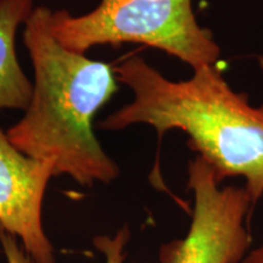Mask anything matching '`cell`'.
Returning a JSON list of instances; mask_svg holds the SVG:
<instances>
[{
	"instance_id": "obj_9",
	"label": "cell",
	"mask_w": 263,
	"mask_h": 263,
	"mask_svg": "<svg viewBox=\"0 0 263 263\" xmlns=\"http://www.w3.org/2000/svg\"><path fill=\"white\" fill-rule=\"evenodd\" d=\"M241 263H263V244L250 250Z\"/></svg>"
},
{
	"instance_id": "obj_7",
	"label": "cell",
	"mask_w": 263,
	"mask_h": 263,
	"mask_svg": "<svg viewBox=\"0 0 263 263\" xmlns=\"http://www.w3.org/2000/svg\"><path fill=\"white\" fill-rule=\"evenodd\" d=\"M130 233L127 226L120 229L115 236L101 235L94 239V245L105 256V263H123L127 257L126 246L129 241Z\"/></svg>"
},
{
	"instance_id": "obj_3",
	"label": "cell",
	"mask_w": 263,
	"mask_h": 263,
	"mask_svg": "<svg viewBox=\"0 0 263 263\" xmlns=\"http://www.w3.org/2000/svg\"><path fill=\"white\" fill-rule=\"evenodd\" d=\"M50 28L61 45L81 54L99 45L136 43L160 49L193 70L216 65L221 55L212 32L197 22L192 0H100L84 15L52 11Z\"/></svg>"
},
{
	"instance_id": "obj_1",
	"label": "cell",
	"mask_w": 263,
	"mask_h": 263,
	"mask_svg": "<svg viewBox=\"0 0 263 263\" xmlns=\"http://www.w3.org/2000/svg\"><path fill=\"white\" fill-rule=\"evenodd\" d=\"M133 100L99 122L107 130L149 124L161 138L171 129L189 137L188 145L215 172L219 183L241 177L252 210L263 197V104L230 87L216 65L194 70L185 81H171L141 57L114 67Z\"/></svg>"
},
{
	"instance_id": "obj_2",
	"label": "cell",
	"mask_w": 263,
	"mask_h": 263,
	"mask_svg": "<svg viewBox=\"0 0 263 263\" xmlns=\"http://www.w3.org/2000/svg\"><path fill=\"white\" fill-rule=\"evenodd\" d=\"M51 12L38 6L25 22L34 82L25 116L6 136L25 155L51 163L54 176H70L81 185L108 184L120 168L95 137L93 118L118 90V81L108 64L57 41Z\"/></svg>"
},
{
	"instance_id": "obj_5",
	"label": "cell",
	"mask_w": 263,
	"mask_h": 263,
	"mask_svg": "<svg viewBox=\"0 0 263 263\" xmlns=\"http://www.w3.org/2000/svg\"><path fill=\"white\" fill-rule=\"evenodd\" d=\"M51 163L16 149L0 127V227L21 239L33 263H55L42 224V206Z\"/></svg>"
},
{
	"instance_id": "obj_4",
	"label": "cell",
	"mask_w": 263,
	"mask_h": 263,
	"mask_svg": "<svg viewBox=\"0 0 263 263\" xmlns=\"http://www.w3.org/2000/svg\"><path fill=\"white\" fill-rule=\"evenodd\" d=\"M221 184L201 157L190 161L192 223L185 238L162 246L161 263H241L252 241L251 200L245 188Z\"/></svg>"
},
{
	"instance_id": "obj_6",
	"label": "cell",
	"mask_w": 263,
	"mask_h": 263,
	"mask_svg": "<svg viewBox=\"0 0 263 263\" xmlns=\"http://www.w3.org/2000/svg\"><path fill=\"white\" fill-rule=\"evenodd\" d=\"M33 10V0H0V108L26 110L31 100L33 83L20 65L15 39Z\"/></svg>"
},
{
	"instance_id": "obj_8",
	"label": "cell",
	"mask_w": 263,
	"mask_h": 263,
	"mask_svg": "<svg viewBox=\"0 0 263 263\" xmlns=\"http://www.w3.org/2000/svg\"><path fill=\"white\" fill-rule=\"evenodd\" d=\"M0 242L8 258V263H33L29 256L17 244L16 236L5 232L2 227H0Z\"/></svg>"
},
{
	"instance_id": "obj_10",
	"label": "cell",
	"mask_w": 263,
	"mask_h": 263,
	"mask_svg": "<svg viewBox=\"0 0 263 263\" xmlns=\"http://www.w3.org/2000/svg\"><path fill=\"white\" fill-rule=\"evenodd\" d=\"M258 65H259V67H261L262 73H263V57H259L258 58Z\"/></svg>"
}]
</instances>
